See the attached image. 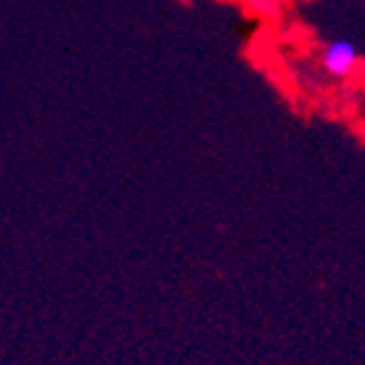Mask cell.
Masks as SVG:
<instances>
[{
  "label": "cell",
  "mask_w": 365,
  "mask_h": 365,
  "mask_svg": "<svg viewBox=\"0 0 365 365\" xmlns=\"http://www.w3.org/2000/svg\"><path fill=\"white\" fill-rule=\"evenodd\" d=\"M322 67L329 77L347 79L358 67V49H355V43L347 41V38L329 41L322 51Z\"/></svg>",
  "instance_id": "cell-1"
}]
</instances>
